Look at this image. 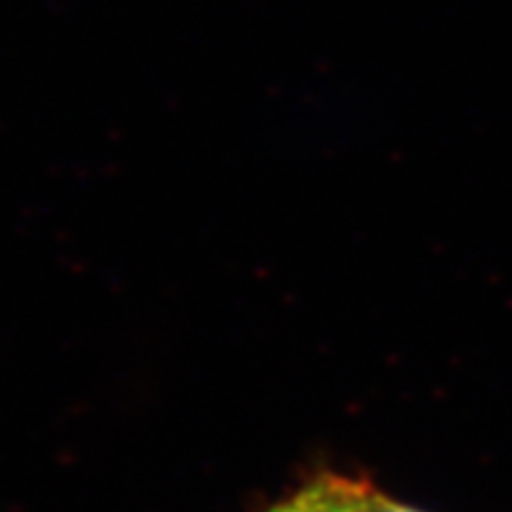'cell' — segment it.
Instances as JSON below:
<instances>
[{"mask_svg":"<svg viewBox=\"0 0 512 512\" xmlns=\"http://www.w3.org/2000/svg\"><path fill=\"white\" fill-rule=\"evenodd\" d=\"M306 512H425L411 505H403L366 479H354L344 475H318L294 494Z\"/></svg>","mask_w":512,"mask_h":512,"instance_id":"cell-1","label":"cell"},{"mask_svg":"<svg viewBox=\"0 0 512 512\" xmlns=\"http://www.w3.org/2000/svg\"><path fill=\"white\" fill-rule=\"evenodd\" d=\"M268 512H306V510H304V505L292 496L290 501H283V503L275 505V508H271Z\"/></svg>","mask_w":512,"mask_h":512,"instance_id":"cell-2","label":"cell"}]
</instances>
